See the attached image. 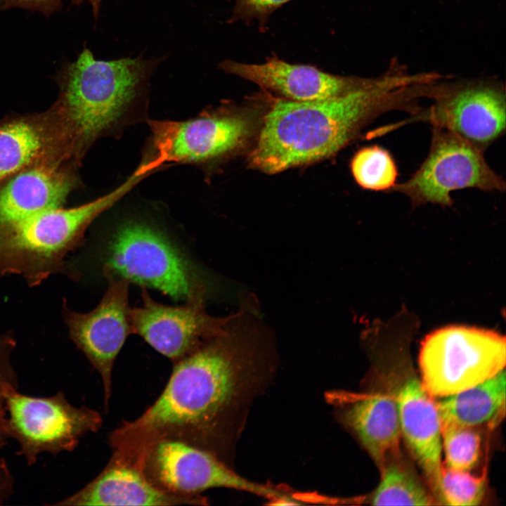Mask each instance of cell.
<instances>
[{"instance_id":"cell-1","label":"cell","mask_w":506,"mask_h":506,"mask_svg":"<svg viewBox=\"0 0 506 506\" xmlns=\"http://www.w3.org/2000/svg\"><path fill=\"white\" fill-rule=\"evenodd\" d=\"M273 332L253 303L242 301L220 334L174 363L157 400L109 435L112 450L133 454L157 440H176L228 464L242 408L271 365Z\"/></svg>"},{"instance_id":"cell-2","label":"cell","mask_w":506,"mask_h":506,"mask_svg":"<svg viewBox=\"0 0 506 506\" xmlns=\"http://www.w3.org/2000/svg\"><path fill=\"white\" fill-rule=\"evenodd\" d=\"M420 79L419 73H410L393 57L378 80L367 87L313 100H275L248 155L249 166L274 174L334 155L381 115L416 112L427 98Z\"/></svg>"},{"instance_id":"cell-3","label":"cell","mask_w":506,"mask_h":506,"mask_svg":"<svg viewBox=\"0 0 506 506\" xmlns=\"http://www.w3.org/2000/svg\"><path fill=\"white\" fill-rule=\"evenodd\" d=\"M153 65L140 57L97 60L86 47L65 65L63 98L78 154L122 124L142 93Z\"/></svg>"},{"instance_id":"cell-4","label":"cell","mask_w":506,"mask_h":506,"mask_svg":"<svg viewBox=\"0 0 506 506\" xmlns=\"http://www.w3.org/2000/svg\"><path fill=\"white\" fill-rule=\"evenodd\" d=\"M101 271L150 287L176 301L205 299L210 281L181 242L145 220L130 219L113 228L101 242Z\"/></svg>"},{"instance_id":"cell-5","label":"cell","mask_w":506,"mask_h":506,"mask_svg":"<svg viewBox=\"0 0 506 506\" xmlns=\"http://www.w3.org/2000/svg\"><path fill=\"white\" fill-rule=\"evenodd\" d=\"M129 176L92 202L70 209L53 208L0 227V275L17 274L37 285L60 270L65 256L82 242L85 231L102 212L134 186Z\"/></svg>"},{"instance_id":"cell-6","label":"cell","mask_w":506,"mask_h":506,"mask_svg":"<svg viewBox=\"0 0 506 506\" xmlns=\"http://www.w3.org/2000/svg\"><path fill=\"white\" fill-rule=\"evenodd\" d=\"M505 337L490 330L449 325L421 344L422 384L432 397H446L474 387L505 370Z\"/></svg>"},{"instance_id":"cell-7","label":"cell","mask_w":506,"mask_h":506,"mask_svg":"<svg viewBox=\"0 0 506 506\" xmlns=\"http://www.w3.org/2000/svg\"><path fill=\"white\" fill-rule=\"evenodd\" d=\"M122 455L132 460L154 486L168 493L193 496L223 487L254 493L272 504L290 495L246 479L213 454L176 440L155 441L134 454Z\"/></svg>"},{"instance_id":"cell-8","label":"cell","mask_w":506,"mask_h":506,"mask_svg":"<svg viewBox=\"0 0 506 506\" xmlns=\"http://www.w3.org/2000/svg\"><path fill=\"white\" fill-rule=\"evenodd\" d=\"M7 429L19 444L18 455L30 466L43 453L71 452L89 433L103 424L100 414L86 406H72L60 391L48 397L22 394L17 390L6 396Z\"/></svg>"},{"instance_id":"cell-9","label":"cell","mask_w":506,"mask_h":506,"mask_svg":"<svg viewBox=\"0 0 506 506\" xmlns=\"http://www.w3.org/2000/svg\"><path fill=\"white\" fill-rule=\"evenodd\" d=\"M484 153L458 135L432 126L427 157L406 181L396 183L390 192L404 195L414 206L451 207L455 190L505 191V180L488 165Z\"/></svg>"},{"instance_id":"cell-10","label":"cell","mask_w":506,"mask_h":506,"mask_svg":"<svg viewBox=\"0 0 506 506\" xmlns=\"http://www.w3.org/2000/svg\"><path fill=\"white\" fill-rule=\"evenodd\" d=\"M427 109L388 126L396 129L405 123L427 122L446 129L485 150L505 130L506 94L504 84L494 78L438 80Z\"/></svg>"},{"instance_id":"cell-11","label":"cell","mask_w":506,"mask_h":506,"mask_svg":"<svg viewBox=\"0 0 506 506\" xmlns=\"http://www.w3.org/2000/svg\"><path fill=\"white\" fill-rule=\"evenodd\" d=\"M149 125L153 153L141 164L153 172L165 163L205 164L238 150L253 135L256 120L247 112L217 110Z\"/></svg>"},{"instance_id":"cell-12","label":"cell","mask_w":506,"mask_h":506,"mask_svg":"<svg viewBox=\"0 0 506 506\" xmlns=\"http://www.w3.org/2000/svg\"><path fill=\"white\" fill-rule=\"evenodd\" d=\"M102 275L108 287L94 309L79 313L64 304L63 313L70 339L100 376L107 410L116 357L127 336L133 332L128 298L130 283L110 272H103Z\"/></svg>"},{"instance_id":"cell-13","label":"cell","mask_w":506,"mask_h":506,"mask_svg":"<svg viewBox=\"0 0 506 506\" xmlns=\"http://www.w3.org/2000/svg\"><path fill=\"white\" fill-rule=\"evenodd\" d=\"M141 297L142 305L131 309L132 332L173 363L222 332L232 316L208 314L205 299L165 305L153 299L145 287H141Z\"/></svg>"},{"instance_id":"cell-14","label":"cell","mask_w":506,"mask_h":506,"mask_svg":"<svg viewBox=\"0 0 506 506\" xmlns=\"http://www.w3.org/2000/svg\"><path fill=\"white\" fill-rule=\"evenodd\" d=\"M226 73L248 80L283 98L306 101L345 94L375 84L379 79L342 76L324 72L316 66L292 64L276 54L263 63L250 64L227 59L219 63Z\"/></svg>"},{"instance_id":"cell-15","label":"cell","mask_w":506,"mask_h":506,"mask_svg":"<svg viewBox=\"0 0 506 506\" xmlns=\"http://www.w3.org/2000/svg\"><path fill=\"white\" fill-rule=\"evenodd\" d=\"M201 495L168 493L154 486L130 458L113 451L105 467L84 488L51 505H206Z\"/></svg>"},{"instance_id":"cell-16","label":"cell","mask_w":506,"mask_h":506,"mask_svg":"<svg viewBox=\"0 0 506 506\" xmlns=\"http://www.w3.org/2000/svg\"><path fill=\"white\" fill-rule=\"evenodd\" d=\"M396 399L401 434L435 495L443 465L441 420L437 403L415 378L403 384Z\"/></svg>"},{"instance_id":"cell-17","label":"cell","mask_w":506,"mask_h":506,"mask_svg":"<svg viewBox=\"0 0 506 506\" xmlns=\"http://www.w3.org/2000/svg\"><path fill=\"white\" fill-rule=\"evenodd\" d=\"M72 186L67 176L51 167L18 174L0 190V227L60 207Z\"/></svg>"},{"instance_id":"cell-18","label":"cell","mask_w":506,"mask_h":506,"mask_svg":"<svg viewBox=\"0 0 506 506\" xmlns=\"http://www.w3.org/2000/svg\"><path fill=\"white\" fill-rule=\"evenodd\" d=\"M343 421L382 469L388 455L395 453L399 444L396 398L377 394L356 401L344 410Z\"/></svg>"},{"instance_id":"cell-19","label":"cell","mask_w":506,"mask_h":506,"mask_svg":"<svg viewBox=\"0 0 506 506\" xmlns=\"http://www.w3.org/2000/svg\"><path fill=\"white\" fill-rule=\"evenodd\" d=\"M505 370L437 403L441 424L474 428L497 425L505 412Z\"/></svg>"},{"instance_id":"cell-20","label":"cell","mask_w":506,"mask_h":506,"mask_svg":"<svg viewBox=\"0 0 506 506\" xmlns=\"http://www.w3.org/2000/svg\"><path fill=\"white\" fill-rule=\"evenodd\" d=\"M46 145L41 130L25 121L0 125V181L38 158Z\"/></svg>"},{"instance_id":"cell-21","label":"cell","mask_w":506,"mask_h":506,"mask_svg":"<svg viewBox=\"0 0 506 506\" xmlns=\"http://www.w3.org/2000/svg\"><path fill=\"white\" fill-rule=\"evenodd\" d=\"M382 479L371 498L373 505H432L434 498L415 476L398 464L382 469Z\"/></svg>"},{"instance_id":"cell-22","label":"cell","mask_w":506,"mask_h":506,"mask_svg":"<svg viewBox=\"0 0 506 506\" xmlns=\"http://www.w3.org/2000/svg\"><path fill=\"white\" fill-rule=\"evenodd\" d=\"M350 166L355 181L363 189L390 192L397 183L396 162L389 150L378 145L360 149Z\"/></svg>"},{"instance_id":"cell-23","label":"cell","mask_w":506,"mask_h":506,"mask_svg":"<svg viewBox=\"0 0 506 506\" xmlns=\"http://www.w3.org/2000/svg\"><path fill=\"white\" fill-rule=\"evenodd\" d=\"M486 491V473L474 476L442 465L435 497L437 504L451 506H476L481 503Z\"/></svg>"},{"instance_id":"cell-24","label":"cell","mask_w":506,"mask_h":506,"mask_svg":"<svg viewBox=\"0 0 506 506\" xmlns=\"http://www.w3.org/2000/svg\"><path fill=\"white\" fill-rule=\"evenodd\" d=\"M443 466L469 472L477 464L481 454V438L472 427L441 424Z\"/></svg>"},{"instance_id":"cell-25","label":"cell","mask_w":506,"mask_h":506,"mask_svg":"<svg viewBox=\"0 0 506 506\" xmlns=\"http://www.w3.org/2000/svg\"><path fill=\"white\" fill-rule=\"evenodd\" d=\"M15 345L16 342L11 335L0 334V451L10 439L5 408L6 396L18 388V375L11 361Z\"/></svg>"},{"instance_id":"cell-26","label":"cell","mask_w":506,"mask_h":506,"mask_svg":"<svg viewBox=\"0 0 506 506\" xmlns=\"http://www.w3.org/2000/svg\"><path fill=\"white\" fill-rule=\"evenodd\" d=\"M291 0H235L229 23L242 21L247 25L255 21L265 31L269 17L278 8Z\"/></svg>"},{"instance_id":"cell-27","label":"cell","mask_w":506,"mask_h":506,"mask_svg":"<svg viewBox=\"0 0 506 506\" xmlns=\"http://www.w3.org/2000/svg\"><path fill=\"white\" fill-rule=\"evenodd\" d=\"M63 0H3V10L20 8L38 11L47 16L58 11Z\"/></svg>"},{"instance_id":"cell-28","label":"cell","mask_w":506,"mask_h":506,"mask_svg":"<svg viewBox=\"0 0 506 506\" xmlns=\"http://www.w3.org/2000/svg\"><path fill=\"white\" fill-rule=\"evenodd\" d=\"M14 492V478L6 460L0 458V505L8 500Z\"/></svg>"},{"instance_id":"cell-29","label":"cell","mask_w":506,"mask_h":506,"mask_svg":"<svg viewBox=\"0 0 506 506\" xmlns=\"http://www.w3.org/2000/svg\"><path fill=\"white\" fill-rule=\"evenodd\" d=\"M75 5H79L84 1H88L92 8V12L95 18H97L100 10V0H71Z\"/></svg>"},{"instance_id":"cell-30","label":"cell","mask_w":506,"mask_h":506,"mask_svg":"<svg viewBox=\"0 0 506 506\" xmlns=\"http://www.w3.org/2000/svg\"><path fill=\"white\" fill-rule=\"evenodd\" d=\"M0 11H3V0H0Z\"/></svg>"}]
</instances>
